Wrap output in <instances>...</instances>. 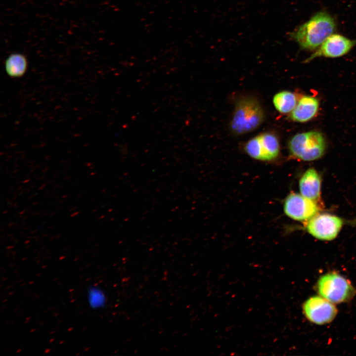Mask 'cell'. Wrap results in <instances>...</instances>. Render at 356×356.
<instances>
[{
	"label": "cell",
	"mask_w": 356,
	"mask_h": 356,
	"mask_svg": "<svg viewBox=\"0 0 356 356\" xmlns=\"http://www.w3.org/2000/svg\"><path fill=\"white\" fill-rule=\"evenodd\" d=\"M297 103L295 94L291 91L283 90L276 93L273 98L276 109L283 114L291 113Z\"/></svg>",
	"instance_id": "12"
},
{
	"label": "cell",
	"mask_w": 356,
	"mask_h": 356,
	"mask_svg": "<svg viewBox=\"0 0 356 356\" xmlns=\"http://www.w3.org/2000/svg\"><path fill=\"white\" fill-rule=\"evenodd\" d=\"M356 45V40L343 35L333 34L309 57L308 62L317 57L337 58L347 54Z\"/></svg>",
	"instance_id": "8"
},
{
	"label": "cell",
	"mask_w": 356,
	"mask_h": 356,
	"mask_svg": "<svg viewBox=\"0 0 356 356\" xmlns=\"http://www.w3.org/2000/svg\"><path fill=\"white\" fill-rule=\"evenodd\" d=\"M264 119L263 110L256 99L250 97L242 98L236 104L231 129L236 134H243L256 129Z\"/></svg>",
	"instance_id": "3"
},
{
	"label": "cell",
	"mask_w": 356,
	"mask_h": 356,
	"mask_svg": "<svg viewBox=\"0 0 356 356\" xmlns=\"http://www.w3.org/2000/svg\"><path fill=\"white\" fill-rule=\"evenodd\" d=\"M302 308L306 317L318 325L331 322L337 313L334 304L320 295L309 298L304 303Z\"/></svg>",
	"instance_id": "6"
},
{
	"label": "cell",
	"mask_w": 356,
	"mask_h": 356,
	"mask_svg": "<svg viewBox=\"0 0 356 356\" xmlns=\"http://www.w3.org/2000/svg\"><path fill=\"white\" fill-rule=\"evenodd\" d=\"M87 296L89 305L93 309L101 308L106 303L105 295L98 287L90 286L88 289Z\"/></svg>",
	"instance_id": "14"
},
{
	"label": "cell",
	"mask_w": 356,
	"mask_h": 356,
	"mask_svg": "<svg viewBox=\"0 0 356 356\" xmlns=\"http://www.w3.org/2000/svg\"><path fill=\"white\" fill-rule=\"evenodd\" d=\"M245 151L252 158L263 160L264 156L259 135L250 139L245 145Z\"/></svg>",
	"instance_id": "15"
},
{
	"label": "cell",
	"mask_w": 356,
	"mask_h": 356,
	"mask_svg": "<svg viewBox=\"0 0 356 356\" xmlns=\"http://www.w3.org/2000/svg\"><path fill=\"white\" fill-rule=\"evenodd\" d=\"M264 155V161L275 159L279 151V144L276 136L269 133L259 135Z\"/></svg>",
	"instance_id": "13"
},
{
	"label": "cell",
	"mask_w": 356,
	"mask_h": 356,
	"mask_svg": "<svg viewBox=\"0 0 356 356\" xmlns=\"http://www.w3.org/2000/svg\"><path fill=\"white\" fill-rule=\"evenodd\" d=\"M319 106V102L316 97L311 95L303 96L290 113V118L296 122H308L316 116Z\"/></svg>",
	"instance_id": "10"
},
{
	"label": "cell",
	"mask_w": 356,
	"mask_h": 356,
	"mask_svg": "<svg viewBox=\"0 0 356 356\" xmlns=\"http://www.w3.org/2000/svg\"><path fill=\"white\" fill-rule=\"evenodd\" d=\"M321 179L319 174L314 168L308 169L299 180L301 194L317 202L320 198Z\"/></svg>",
	"instance_id": "9"
},
{
	"label": "cell",
	"mask_w": 356,
	"mask_h": 356,
	"mask_svg": "<svg viewBox=\"0 0 356 356\" xmlns=\"http://www.w3.org/2000/svg\"><path fill=\"white\" fill-rule=\"evenodd\" d=\"M28 62L24 55L20 53H13L6 59L4 67L6 73L13 78H20L25 73Z\"/></svg>",
	"instance_id": "11"
},
{
	"label": "cell",
	"mask_w": 356,
	"mask_h": 356,
	"mask_svg": "<svg viewBox=\"0 0 356 356\" xmlns=\"http://www.w3.org/2000/svg\"><path fill=\"white\" fill-rule=\"evenodd\" d=\"M336 29L334 18L327 12H317L290 33V36L303 49H317Z\"/></svg>",
	"instance_id": "1"
},
{
	"label": "cell",
	"mask_w": 356,
	"mask_h": 356,
	"mask_svg": "<svg viewBox=\"0 0 356 356\" xmlns=\"http://www.w3.org/2000/svg\"><path fill=\"white\" fill-rule=\"evenodd\" d=\"M319 209L316 202L294 192L286 197L284 204L285 214L298 221L309 220L318 214Z\"/></svg>",
	"instance_id": "7"
},
{
	"label": "cell",
	"mask_w": 356,
	"mask_h": 356,
	"mask_svg": "<svg viewBox=\"0 0 356 356\" xmlns=\"http://www.w3.org/2000/svg\"><path fill=\"white\" fill-rule=\"evenodd\" d=\"M343 224V220L337 216L328 213L317 214L309 220L306 230L316 239L331 241L337 236Z\"/></svg>",
	"instance_id": "5"
},
{
	"label": "cell",
	"mask_w": 356,
	"mask_h": 356,
	"mask_svg": "<svg viewBox=\"0 0 356 356\" xmlns=\"http://www.w3.org/2000/svg\"><path fill=\"white\" fill-rule=\"evenodd\" d=\"M318 294L333 304L351 301L356 290L351 282L336 272H328L319 277L316 285Z\"/></svg>",
	"instance_id": "4"
},
{
	"label": "cell",
	"mask_w": 356,
	"mask_h": 356,
	"mask_svg": "<svg viewBox=\"0 0 356 356\" xmlns=\"http://www.w3.org/2000/svg\"><path fill=\"white\" fill-rule=\"evenodd\" d=\"M288 147L290 154L294 158L311 161L323 156L326 144L320 132L311 131L294 135L289 140Z\"/></svg>",
	"instance_id": "2"
}]
</instances>
